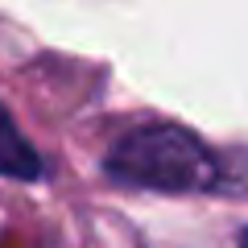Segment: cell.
<instances>
[{
  "instance_id": "cell-1",
  "label": "cell",
  "mask_w": 248,
  "mask_h": 248,
  "mask_svg": "<svg viewBox=\"0 0 248 248\" xmlns=\"http://www.w3.org/2000/svg\"><path fill=\"white\" fill-rule=\"evenodd\" d=\"M104 174L120 186L161 195H232L244 190L236 157L211 149L182 124H141L116 137L104 153Z\"/></svg>"
},
{
  "instance_id": "cell-2",
  "label": "cell",
  "mask_w": 248,
  "mask_h": 248,
  "mask_svg": "<svg viewBox=\"0 0 248 248\" xmlns=\"http://www.w3.org/2000/svg\"><path fill=\"white\" fill-rule=\"evenodd\" d=\"M50 174L46 157L37 153V145L25 141V133L17 128L13 112L0 104V178H13V182H37V178Z\"/></svg>"
},
{
  "instance_id": "cell-3",
  "label": "cell",
  "mask_w": 248,
  "mask_h": 248,
  "mask_svg": "<svg viewBox=\"0 0 248 248\" xmlns=\"http://www.w3.org/2000/svg\"><path fill=\"white\" fill-rule=\"evenodd\" d=\"M240 248H248V223H244V232H240Z\"/></svg>"
}]
</instances>
